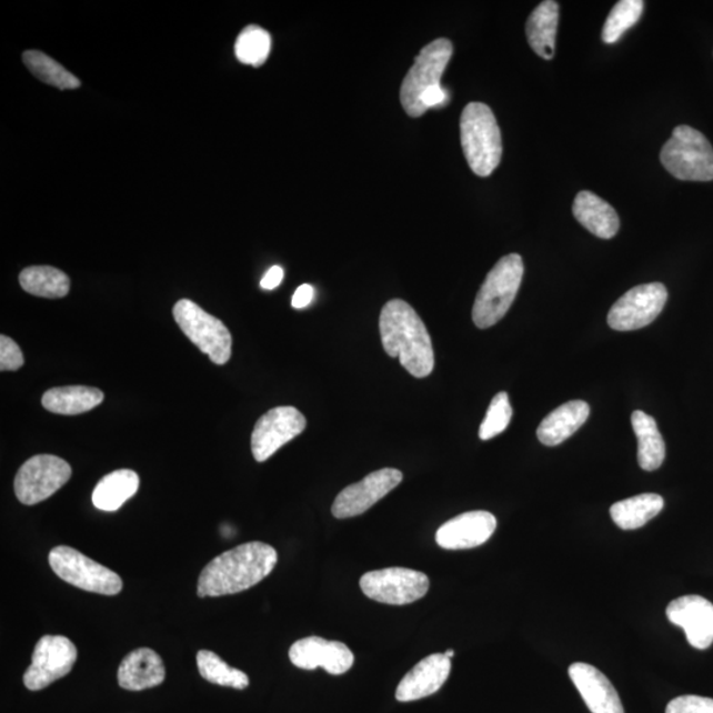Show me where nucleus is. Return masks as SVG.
<instances>
[{
	"label": "nucleus",
	"mask_w": 713,
	"mask_h": 713,
	"mask_svg": "<svg viewBox=\"0 0 713 713\" xmlns=\"http://www.w3.org/2000/svg\"><path fill=\"white\" fill-rule=\"evenodd\" d=\"M72 478V466L53 454H38L20 466L13 489L23 505L32 506L59 492Z\"/></svg>",
	"instance_id": "obj_9"
},
{
	"label": "nucleus",
	"mask_w": 713,
	"mask_h": 713,
	"mask_svg": "<svg viewBox=\"0 0 713 713\" xmlns=\"http://www.w3.org/2000/svg\"><path fill=\"white\" fill-rule=\"evenodd\" d=\"M663 506L665 501L660 494L645 493L614 503L611 508V516L620 529L635 530L655 519Z\"/></svg>",
	"instance_id": "obj_27"
},
{
	"label": "nucleus",
	"mask_w": 713,
	"mask_h": 713,
	"mask_svg": "<svg viewBox=\"0 0 713 713\" xmlns=\"http://www.w3.org/2000/svg\"><path fill=\"white\" fill-rule=\"evenodd\" d=\"M460 138L466 162L474 174L491 177L501 162L502 138L498 119L488 104H466L460 118Z\"/></svg>",
	"instance_id": "obj_3"
},
{
	"label": "nucleus",
	"mask_w": 713,
	"mask_h": 713,
	"mask_svg": "<svg viewBox=\"0 0 713 713\" xmlns=\"http://www.w3.org/2000/svg\"><path fill=\"white\" fill-rule=\"evenodd\" d=\"M661 162L674 178L683 181L713 180V149L701 131L677 125L663 145Z\"/></svg>",
	"instance_id": "obj_5"
},
{
	"label": "nucleus",
	"mask_w": 713,
	"mask_h": 713,
	"mask_svg": "<svg viewBox=\"0 0 713 713\" xmlns=\"http://www.w3.org/2000/svg\"><path fill=\"white\" fill-rule=\"evenodd\" d=\"M384 352L400 359L401 365L415 379H425L435 366L431 335L419 314L404 300L384 304L380 317Z\"/></svg>",
	"instance_id": "obj_2"
},
{
	"label": "nucleus",
	"mask_w": 713,
	"mask_h": 713,
	"mask_svg": "<svg viewBox=\"0 0 713 713\" xmlns=\"http://www.w3.org/2000/svg\"><path fill=\"white\" fill-rule=\"evenodd\" d=\"M283 277V269L279 268V265H274V268H271L268 272H265V275L261 281L262 289L268 291L275 290L277 287L281 285Z\"/></svg>",
	"instance_id": "obj_37"
},
{
	"label": "nucleus",
	"mask_w": 713,
	"mask_h": 713,
	"mask_svg": "<svg viewBox=\"0 0 713 713\" xmlns=\"http://www.w3.org/2000/svg\"><path fill=\"white\" fill-rule=\"evenodd\" d=\"M292 665L303 670L323 667L332 675L345 674L354 663L352 650L345 643L321 637L299 640L290 649Z\"/></svg>",
	"instance_id": "obj_15"
},
{
	"label": "nucleus",
	"mask_w": 713,
	"mask_h": 713,
	"mask_svg": "<svg viewBox=\"0 0 713 713\" xmlns=\"http://www.w3.org/2000/svg\"><path fill=\"white\" fill-rule=\"evenodd\" d=\"M48 561L56 575L82 591L114 596L123 589L118 573L76 549L54 548L49 552Z\"/></svg>",
	"instance_id": "obj_7"
},
{
	"label": "nucleus",
	"mask_w": 713,
	"mask_h": 713,
	"mask_svg": "<svg viewBox=\"0 0 713 713\" xmlns=\"http://www.w3.org/2000/svg\"><path fill=\"white\" fill-rule=\"evenodd\" d=\"M512 416L513 408L510 404L509 395L505 391H501L489 404L484 422H482L479 431L480 439L491 440L499 436L500 433L508 429Z\"/></svg>",
	"instance_id": "obj_33"
},
{
	"label": "nucleus",
	"mask_w": 713,
	"mask_h": 713,
	"mask_svg": "<svg viewBox=\"0 0 713 713\" xmlns=\"http://www.w3.org/2000/svg\"><path fill=\"white\" fill-rule=\"evenodd\" d=\"M314 290L311 284L300 285L299 289L293 293L292 297V307L297 310L305 309L309 307L313 300Z\"/></svg>",
	"instance_id": "obj_36"
},
{
	"label": "nucleus",
	"mask_w": 713,
	"mask_h": 713,
	"mask_svg": "<svg viewBox=\"0 0 713 713\" xmlns=\"http://www.w3.org/2000/svg\"><path fill=\"white\" fill-rule=\"evenodd\" d=\"M572 212L589 232L601 240H611L619 232L617 212L605 200L592 192L578 193L575 201H573Z\"/></svg>",
	"instance_id": "obj_21"
},
{
	"label": "nucleus",
	"mask_w": 713,
	"mask_h": 713,
	"mask_svg": "<svg viewBox=\"0 0 713 713\" xmlns=\"http://www.w3.org/2000/svg\"><path fill=\"white\" fill-rule=\"evenodd\" d=\"M643 9H645V3L642 0H621L614 6L610 17L605 20L603 33H601L604 43H616L629 28L639 23Z\"/></svg>",
	"instance_id": "obj_32"
},
{
	"label": "nucleus",
	"mask_w": 713,
	"mask_h": 713,
	"mask_svg": "<svg viewBox=\"0 0 713 713\" xmlns=\"http://www.w3.org/2000/svg\"><path fill=\"white\" fill-rule=\"evenodd\" d=\"M77 655L74 643L64 635H44L34 646L31 666L26 671V687L40 691L51 686L71 673Z\"/></svg>",
	"instance_id": "obj_12"
},
{
	"label": "nucleus",
	"mask_w": 713,
	"mask_h": 713,
	"mask_svg": "<svg viewBox=\"0 0 713 713\" xmlns=\"http://www.w3.org/2000/svg\"><path fill=\"white\" fill-rule=\"evenodd\" d=\"M24 365L22 349L9 335H0V370L13 372Z\"/></svg>",
	"instance_id": "obj_35"
},
{
	"label": "nucleus",
	"mask_w": 713,
	"mask_h": 713,
	"mask_svg": "<svg viewBox=\"0 0 713 713\" xmlns=\"http://www.w3.org/2000/svg\"><path fill=\"white\" fill-rule=\"evenodd\" d=\"M498 520L492 513L475 510L454 516L436 531V543L444 550H466L481 546L494 534Z\"/></svg>",
	"instance_id": "obj_17"
},
{
	"label": "nucleus",
	"mask_w": 713,
	"mask_h": 713,
	"mask_svg": "<svg viewBox=\"0 0 713 713\" xmlns=\"http://www.w3.org/2000/svg\"><path fill=\"white\" fill-rule=\"evenodd\" d=\"M667 619L681 626L691 646L709 649L713 643V604L707 599L690 594L671 601Z\"/></svg>",
	"instance_id": "obj_16"
},
{
	"label": "nucleus",
	"mask_w": 713,
	"mask_h": 713,
	"mask_svg": "<svg viewBox=\"0 0 713 713\" xmlns=\"http://www.w3.org/2000/svg\"><path fill=\"white\" fill-rule=\"evenodd\" d=\"M278 563V552L270 544H241L207 564L198 583L199 597H220L253 589L268 578Z\"/></svg>",
	"instance_id": "obj_1"
},
{
	"label": "nucleus",
	"mask_w": 713,
	"mask_h": 713,
	"mask_svg": "<svg viewBox=\"0 0 713 713\" xmlns=\"http://www.w3.org/2000/svg\"><path fill=\"white\" fill-rule=\"evenodd\" d=\"M165 681L164 662L149 647L134 650L124 656L118 669V683L124 690L142 691Z\"/></svg>",
	"instance_id": "obj_20"
},
{
	"label": "nucleus",
	"mask_w": 713,
	"mask_h": 713,
	"mask_svg": "<svg viewBox=\"0 0 713 713\" xmlns=\"http://www.w3.org/2000/svg\"><path fill=\"white\" fill-rule=\"evenodd\" d=\"M360 586L376 603L408 605L428 594L430 579L423 572L393 568L365 573L360 580Z\"/></svg>",
	"instance_id": "obj_10"
},
{
	"label": "nucleus",
	"mask_w": 713,
	"mask_h": 713,
	"mask_svg": "<svg viewBox=\"0 0 713 713\" xmlns=\"http://www.w3.org/2000/svg\"><path fill=\"white\" fill-rule=\"evenodd\" d=\"M632 425L639 440V464L643 471L659 470L666 458V444L663 440L655 419L643 411H634Z\"/></svg>",
	"instance_id": "obj_25"
},
{
	"label": "nucleus",
	"mask_w": 713,
	"mask_h": 713,
	"mask_svg": "<svg viewBox=\"0 0 713 713\" xmlns=\"http://www.w3.org/2000/svg\"><path fill=\"white\" fill-rule=\"evenodd\" d=\"M101 390L89 386H62L48 390L41 404L60 415H79L92 411L103 402Z\"/></svg>",
	"instance_id": "obj_24"
},
{
	"label": "nucleus",
	"mask_w": 713,
	"mask_h": 713,
	"mask_svg": "<svg viewBox=\"0 0 713 713\" xmlns=\"http://www.w3.org/2000/svg\"><path fill=\"white\" fill-rule=\"evenodd\" d=\"M139 475L131 470H119L104 475L98 482L92 501L97 509L103 512H117L138 492Z\"/></svg>",
	"instance_id": "obj_26"
},
{
	"label": "nucleus",
	"mask_w": 713,
	"mask_h": 713,
	"mask_svg": "<svg viewBox=\"0 0 713 713\" xmlns=\"http://www.w3.org/2000/svg\"><path fill=\"white\" fill-rule=\"evenodd\" d=\"M444 655L446 656V659L451 660V659H453L454 652H453V650H446Z\"/></svg>",
	"instance_id": "obj_38"
},
{
	"label": "nucleus",
	"mask_w": 713,
	"mask_h": 713,
	"mask_svg": "<svg viewBox=\"0 0 713 713\" xmlns=\"http://www.w3.org/2000/svg\"><path fill=\"white\" fill-rule=\"evenodd\" d=\"M173 318L187 338L215 365L222 366L229 362L233 339L220 319L188 299H181L174 304Z\"/></svg>",
	"instance_id": "obj_6"
},
{
	"label": "nucleus",
	"mask_w": 713,
	"mask_h": 713,
	"mask_svg": "<svg viewBox=\"0 0 713 713\" xmlns=\"http://www.w3.org/2000/svg\"><path fill=\"white\" fill-rule=\"evenodd\" d=\"M523 272V261L519 254L501 258L489 271L474 300L472 319L475 327L486 330L505 317L520 291Z\"/></svg>",
	"instance_id": "obj_4"
},
{
	"label": "nucleus",
	"mask_w": 713,
	"mask_h": 713,
	"mask_svg": "<svg viewBox=\"0 0 713 713\" xmlns=\"http://www.w3.org/2000/svg\"><path fill=\"white\" fill-rule=\"evenodd\" d=\"M453 46L450 40L438 39L422 49L415 64L405 74L401 87L402 107L410 117H422L421 100L425 92L442 87V77L452 58Z\"/></svg>",
	"instance_id": "obj_8"
},
{
	"label": "nucleus",
	"mask_w": 713,
	"mask_h": 713,
	"mask_svg": "<svg viewBox=\"0 0 713 713\" xmlns=\"http://www.w3.org/2000/svg\"><path fill=\"white\" fill-rule=\"evenodd\" d=\"M22 289L31 295L47 299H60L71 290V279L59 269L51 265H32L19 275Z\"/></svg>",
	"instance_id": "obj_28"
},
{
	"label": "nucleus",
	"mask_w": 713,
	"mask_h": 713,
	"mask_svg": "<svg viewBox=\"0 0 713 713\" xmlns=\"http://www.w3.org/2000/svg\"><path fill=\"white\" fill-rule=\"evenodd\" d=\"M452 665L444 654L425 656L414 669L404 675L395 692L398 702H415L428 697L443 687L449 680Z\"/></svg>",
	"instance_id": "obj_18"
},
{
	"label": "nucleus",
	"mask_w": 713,
	"mask_h": 713,
	"mask_svg": "<svg viewBox=\"0 0 713 713\" xmlns=\"http://www.w3.org/2000/svg\"><path fill=\"white\" fill-rule=\"evenodd\" d=\"M558 24L559 4L554 0L542 2L528 19L529 44L544 60L554 58Z\"/></svg>",
	"instance_id": "obj_23"
},
{
	"label": "nucleus",
	"mask_w": 713,
	"mask_h": 713,
	"mask_svg": "<svg viewBox=\"0 0 713 713\" xmlns=\"http://www.w3.org/2000/svg\"><path fill=\"white\" fill-rule=\"evenodd\" d=\"M667 290L662 283L634 287L620 298L607 314V324L614 331H637L652 324L665 309Z\"/></svg>",
	"instance_id": "obj_11"
},
{
	"label": "nucleus",
	"mask_w": 713,
	"mask_h": 713,
	"mask_svg": "<svg viewBox=\"0 0 713 713\" xmlns=\"http://www.w3.org/2000/svg\"><path fill=\"white\" fill-rule=\"evenodd\" d=\"M590 414V404L584 401L564 403L543 419L536 430V436L544 445L562 444L582 428Z\"/></svg>",
	"instance_id": "obj_22"
},
{
	"label": "nucleus",
	"mask_w": 713,
	"mask_h": 713,
	"mask_svg": "<svg viewBox=\"0 0 713 713\" xmlns=\"http://www.w3.org/2000/svg\"><path fill=\"white\" fill-rule=\"evenodd\" d=\"M234 49L242 64L260 68L271 52L270 33L260 26H248L238 34Z\"/></svg>",
	"instance_id": "obj_31"
},
{
	"label": "nucleus",
	"mask_w": 713,
	"mask_h": 713,
	"mask_svg": "<svg viewBox=\"0 0 713 713\" xmlns=\"http://www.w3.org/2000/svg\"><path fill=\"white\" fill-rule=\"evenodd\" d=\"M198 667L205 681L219 686L235 690L249 687L250 680L243 671L229 666L225 661L209 650H200L198 653Z\"/></svg>",
	"instance_id": "obj_30"
},
{
	"label": "nucleus",
	"mask_w": 713,
	"mask_h": 713,
	"mask_svg": "<svg viewBox=\"0 0 713 713\" xmlns=\"http://www.w3.org/2000/svg\"><path fill=\"white\" fill-rule=\"evenodd\" d=\"M666 713H713V699L684 695L667 705Z\"/></svg>",
	"instance_id": "obj_34"
},
{
	"label": "nucleus",
	"mask_w": 713,
	"mask_h": 713,
	"mask_svg": "<svg viewBox=\"0 0 713 713\" xmlns=\"http://www.w3.org/2000/svg\"><path fill=\"white\" fill-rule=\"evenodd\" d=\"M569 674L592 713H625L616 689L600 670L576 662L570 666Z\"/></svg>",
	"instance_id": "obj_19"
},
{
	"label": "nucleus",
	"mask_w": 713,
	"mask_h": 713,
	"mask_svg": "<svg viewBox=\"0 0 713 713\" xmlns=\"http://www.w3.org/2000/svg\"><path fill=\"white\" fill-rule=\"evenodd\" d=\"M403 474L394 468H383L366 475L365 479L355 484L349 485L335 498L332 505V514L338 520L353 519L359 516L376 502L394 491L401 484Z\"/></svg>",
	"instance_id": "obj_14"
},
{
	"label": "nucleus",
	"mask_w": 713,
	"mask_h": 713,
	"mask_svg": "<svg viewBox=\"0 0 713 713\" xmlns=\"http://www.w3.org/2000/svg\"><path fill=\"white\" fill-rule=\"evenodd\" d=\"M307 419L292 405H281L265 412L255 424L251 435V451L258 463H264L272 454L303 433Z\"/></svg>",
	"instance_id": "obj_13"
},
{
	"label": "nucleus",
	"mask_w": 713,
	"mask_h": 713,
	"mask_svg": "<svg viewBox=\"0 0 713 713\" xmlns=\"http://www.w3.org/2000/svg\"><path fill=\"white\" fill-rule=\"evenodd\" d=\"M23 62L38 80L60 90H72L81 87V81L74 74L67 71L48 54L40 51H26Z\"/></svg>",
	"instance_id": "obj_29"
}]
</instances>
